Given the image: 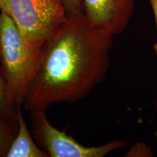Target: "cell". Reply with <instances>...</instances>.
Returning <instances> with one entry per match:
<instances>
[{"label": "cell", "instance_id": "cell-1", "mask_svg": "<svg viewBox=\"0 0 157 157\" xmlns=\"http://www.w3.org/2000/svg\"><path fill=\"white\" fill-rule=\"evenodd\" d=\"M113 39L93 27L84 14L68 15L43 47L24 109L45 111L55 104L87 97L106 75Z\"/></svg>", "mask_w": 157, "mask_h": 157}, {"label": "cell", "instance_id": "cell-2", "mask_svg": "<svg viewBox=\"0 0 157 157\" xmlns=\"http://www.w3.org/2000/svg\"><path fill=\"white\" fill-rule=\"evenodd\" d=\"M42 50L29 47L11 17L0 11V62L9 98L15 107L23 105L36 75Z\"/></svg>", "mask_w": 157, "mask_h": 157}, {"label": "cell", "instance_id": "cell-3", "mask_svg": "<svg viewBox=\"0 0 157 157\" xmlns=\"http://www.w3.org/2000/svg\"><path fill=\"white\" fill-rule=\"evenodd\" d=\"M27 44L42 50L67 20L63 0H0Z\"/></svg>", "mask_w": 157, "mask_h": 157}, {"label": "cell", "instance_id": "cell-4", "mask_svg": "<svg viewBox=\"0 0 157 157\" xmlns=\"http://www.w3.org/2000/svg\"><path fill=\"white\" fill-rule=\"evenodd\" d=\"M31 119L35 138L50 157H103L127 146L126 140H116L100 146H84L65 131L55 127L45 111H31Z\"/></svg>", "mask_w": 157, "mask_h": 157}, {"label": "cell", "instance_id": "cell-5", "mask_svg": "<svg viewBox=\"0 0 157 157\" xmlns=\"http://www.w3.org/2000/svg\"><path fill=\"white\" fill-rule=\"evenodd\" d=\"M83 14L90 24L111 36L126 30L135 0H81Z\"/></svg>", "mask_w": 157, "mask_h": 157}, {"label": "cell", "instance_id": "cell-6", "mask_svg": "<svg viewBox=\"0 0 157 157\" xmlns=\"http://www.w3.org/2000/svg\"><path fill=\"white\" fill-rule=\"evenodd\" d=\"M17 132L6 157H50L33 140L21 107H17Z\"/></svg>", "mask_w": 157, "mask_h": 157}, {"label": "cell", "instance_id": "cell-7", "mask_svg": "<svg viewBox=\"0 0 157 157\" xmlns=\"http://www.w3.org/2000/svg\"><path fill=\"white\" fill-rule=\"evenodd\" d=\"M0 118L15 127H17V107L12 103L2 72H0Z\"/></svg>", "mask_w": 157, "mask_h": 157}, {"label": "cell", "instance_id": "cell-8", "mask_svg": "<svg viewBox=\"0 0 157 157\" xmlns=\"http://www.w3.org/2000/svg\"><path fill=\"white\" fill-rule=\"evenodd\" d=\"M16 132L14 127L0 118V157L7 156Z\"/></svg>", "mask_w": 157, "mask_h": 157}, {"label": "cell", "instance_id": "cell-9", "mask_svg": "<svg viewBox=\"0 0 157 157\" xmlns=\"http://www.w3.org/2000/svg\"><path fill=\"white\" fill-rule=\"evenodd\" d=\"M127 157H151L154 156L152 149L148 145L144 142L135 143L129 149L125 155Z\"/></svg>", "mask_w": 157, "mask_h": 157}, {"label": "cell", "instance_id": "cell-10", "mask_svg": "<svg viewBox=\"0 0 157 157\" xmlns=\"http://www.w3.org/2000/svg\"><path fill=\"white\" fill-rule=\"evenodd\" d=\"M68 15L83 14L81 0H63Z\"/></svg>", "mask_w": 157, "mask_h": 157}, {"label": "cell", "instance_id": "cell-11", "mask_svg": "<svg viewBox=\"0 0 157 157\" xmlns=\"http://www.w3.org/2000/svg\"><path fill=\"white\" fill-rule=\"evenodd\" d=\"M148 1L150 2L151 6L153 13H154L155 24H156V29L157 31V0H148ZM154 50L157 57V42L154 44Z\"/></svg>", "mask_w": 157, "mask_h": 157}, {"label": "cell", "instance_id": "cell-12", "mask_svg": "<svg viewBox=\"0 0 157 157\" xmlns=\"http://www.w3.org/2000/svg\"><path fill=\"white\" fill-rule=\"evenodd\" d=\"M155 138H156V140H157V131L155 132Z\"/></svg>", "mask_w": 157, "mask_h": 157}, {"label": "cell", "instance_id": "cell-13", "mask_svg": "<svg viewBox=\"0 0 157 157\" xmlns=\"http://www.w3.org/2000/svg\"><path fill=\"white\" fill-rule=\"evenodd\" d=\"M0 59H1V57H0Z\"/></svg>", "mask_w": 157, "mask_h": 157}]
</instances>
